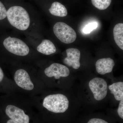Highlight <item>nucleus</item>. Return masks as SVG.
Here are the masks:
<instances>
[{
	"instance_id": "nucleus-1",
	"label": "nucleus",
	"mask_w": 123,
	"mask_h": 123,
	"mask_svg": "<svg viewBox=\"0 0 123 123\" xmlns=\"http://www.w3.org/2000/svg\"><path fill=\"white\" fill-rule=\"evenodd\" d=\"M7 18L12 26L20 31L26 30L30 25L29 13L21 6H13L7 10Z\"/></svg>"
},
{
	"instance_id": "nucleus-2",
	"label": "nucleus",
	"mask_w": 123,
	"mask_h": 123,
	"mask_svg": "<svg viewBox=\"0 0 123 123\" xmlns=\"http://www.w3.org/2000/svg\"><path fill=\"white\" fill-rule=\"evenodd\" d=\"M69 101L66 96L62 94L49 95L43 99V105L51 112L63 113L68 109Z\"/></svg>"
},
{
	"instance_id": "nucleus-3",
	"label": "nucleus",
	"mask_w": 123,
	"mask_h": 123,
	"mask_svg": "<svg viewBox=\"0 0 123 123\" xmlns=\"http://www.w3.org/2000/svg\"><path fill=\"white\" fill-rule=\"evenodd\" d=\"M2 44L6 50L17 55L25 56L30 52L29 46L18 38L9 36L3 40Z\"/></svg>"
},
{
	"instance_id": "nucleus-4",
	"label": "nucleus",
	"mask_w": 123,
	"mask_h": 123,
	"mask_svg": "<svg viewBox=\"0 0 123 123\" xmlns=\"http://www.w3.org/2000/svg\"><path fill=\"white\" fill-rule=\"evenodd\" d=\"M53 31L56 37L64 43H72L76 38V33L75 30L65 23H56L53 26Z\"/></svg>"
},
{
	"instance_id": "nucleus-5",
	"label": "nucleus",
	"mask_w": 123,
	"mask_h": 123,
	"mask_svg": "<svg viewBox=\"0 0 123 123\" xmlns=\"http://www.w3.org/2000/svg\"><path fill=\"white\" fill-rule=\"evenodd\" d=\"M5 114L11 119L19 123H30V117L22 109L12 105L0 106Z\"/></svg>"
},
{
	"instance_id": "nucleus-6",
	"label": "nucleus",
	"mask_w": 123,
	"mask_h": 123,
	"mask_svg": "<svg viewBox=\"0 0 123 123\" xmlns=\"http://www.w3.org/2000/svg\"><path fill=\"white\" fill-rule=\"evenodd\" d=\"M89 86L95 99L97 101L102 100L107 95V83L103 78L96 77L91 79L89 82Z\"/></svg>"
},
{
	"instance_id": "nucleus-7",
	"label": "nucleus",
	"mask_w": 123,
	"mask_h": 123,
	"mask_svg": "<svg viewBox=\"0 0 123 123\" xmlns=\"http://www.w3.org/2000/svg\"><path fill=\"white\" fill-rule=\"evenodd\" d=\"M17 85L25 90L31 91L34 87L28 72L23 69H19L15 72L14 76Z\"/></svg>"
},
{
	"instance_id": "nucleus-8",
	"label": "nucleus",
	"mask_w": 123,
	"mask_h": 123,
	"mask_svg": "<svg viewBox=\"0 0 123 123\" xmlns=\"http://www.w3.org/2000/svg\"><path fill=\"white\" fill-rule=\"evenodd\" d=\"M44 73L48 77H54L55 79H59L61 77L68 76L70 74V71L65 65L58 63H54L46 68Z\"/></svg>"
},
{
	"instance_id": "nucleus-9",
	"label": "nucleus",
	"mask_w": 123,
	"mask_h": 123,
	"mask_svg": "<svg viewBox=\"0 0 123 123\" xmlns=\"http://www.w3.org/2000/svg\"><path fill=\"white\" fill-rule=\"evenodd\" d=\"M66 52L67 57L64 60V63L74 69H78L80 66V51L77 49L71 48L67 49Z\"/></svg>"
},
{
	"instance_id": "nucleus-10",
	"label": "nucleus",
	"mask_w": 123,
	"mask_h": 123,
	"mask_svg": "<svg viewBox=\"0 0 123 123\" xmlns=\"http://www.w3.org/2000/svg\"><path fill=\"white\" fill-rule=\"evenodd\" d=\"M114 65V60L110 57L100 59L95 64L97 72L101 75L111 72Z\"/></svg>"
},
{
	"instance_id": "nucleus-11",
	"label": "nucleus",
	"mask_w": 123,
	"mask_h": 123,
	"mask_svg": "<svg viewBox=\"0 0 123 123\" xmlns=\"http://www.w3.org/2000/svg\"><path fill=\"white\" fill-rule=\"evenodd\" d=\"M37 50L40 53L46 55L55 53L56 49L55 45L50 40L44 39L37 47Z\"/></svg>"
},
{
	"instance_id": "nucleus-12",
	"label": "nucleus",
	"mask_w": 123,
	"mask_h": 123,
	"mask_svg": "<svg viewBox=\"0 0 123 123\" xmlns=\"http://www.w3.org/2000/svg\"><path fill=\"white\" fill-rule=\"evenodd\" d=\"M50 13L57 17H66L68 14V11L64 6L58 2L52 3L50 8L49 9Z\"/></svg>"
},
{
	"instance_id": "nucleus-13",
	"label": "nucleus",
	"mask_w": 123,
	"mask_h": 123,
	"mask_svg": "<svg viewBox=\"0 0 123 123\" xmlns=\"http://www.w3.org/2000/svg\"><path fill=\"white\" fill-rule=\"evenodd\" d=\"M113 34L115 42L122 50H123V24H116L113 29Z\"/></svg>"
},
{
	"instance_id": "nucleus-14",
	"label": "nucleus",
	"mask_w": 123,
	"mask_h": 123,
	"mask_svg": "<svg viewBox=\"0 0 123 123\" xmlns=\"http://www.w3.org/2000/svg\"><path fill=\"white\" fill-rule=\"evenodd\" d=\"M108 88L111 93L114 95L115 99L120 101L123 98V82H118L109 86Z\"/></svg>"
},
{
	"instance_id": "nucleus-15",
	"label": "nucleus",
	"mask_w": 123,
	"mask_h": 123,
	"mask_svg": "<svg viewBox=\"0 0 123 123\" xmlns=\"http://www.w3.org/2000/svg\"><path fill=\"white\" fill-rule=\"evenodd\" d=\"M93 5L100 10L107 8L111 5V0H91Z\"/></svg>"
},
{
	"instance_id": "nucleus-16",
	"label": "nucleus",
	"mask_w": 123,
	"mask_h": 123,
	"mask_svg": "<svg viewBox=\"0 0 123 123\" xmlns=\"http://www.w3.org/2000/svg\"><path fill=\"white\" fill-rule=\"evenodd\" d=\"M98 23L96 22L90 23L86 25L82 29V32L85 34H90L91 31L97 29Z\"/></svg>"
},
{
	"instance_id": "nucleus-17",
	"label": "nucleus",
	"mask_w": 123,
	"mask_h": 123,
	"mask_svg": "<svg viewBox=\"0 0 123 123\" xmlns=\"http://www.w3.org/2000/svg\"><path fill=\"white\" fill-rule=\"evenodd\" d=\"M7 17V10L5 6L0 1V22L5 20Z\"/></svg>"
},
{
	"instance_id": "nucleus-18",
	"label": "nucleus",
	"mask_w": 123,
	"mask_h": 123,
	"mask_svg": "<svg viewBox=\"0 0 123 123\" xmlns=\"http://www.w3.org/2000/svg\"><path fill=\"white\" fill-rule=\"evenodd\" d=\"M5 86L4 73L2 68L0 66V91H4Z\"/></svg>"
},
{
	"instance_id": "nucleus-19",
	"label": "nucleus",
	"mask_w": 123,
	"mask_h": 123,
	"mask_svg": "<svg viewBox=\"0 0 123 123\" xmlns=\"http://www.w3.org/2000/svg\"><path fill=\"white\" fill-rule=\"evenodd\" d=\"M118 113L119 116L123 119V100L122 99L120 102L119 104L118 109Z\"/></svg>"
},
{
	"instance_id": "nucleus-20",
	"label": "nucleus",
	"mask_w": 123,
	"mask_h": 123,
	"mask_svg": "<svg viewBox=\"0 0 123 123\" xmlns=\"http://www.w3.org/2000/svg\"><path fill=\"white\" fill-rule=\"evenodd\" d=\"M88 123H108L107 121L99 118H92L88 121Z\"/></svg>"
},
{
	"instance_id": "nucleus-21",
	"label": "nucleus",
	"mask_w": 123,
	"mask_h": 123,
	"mask_svg": "<svg viewBox=\"0 0 123 123\" xmlns=\"http://www.w3.org/2000/svg\"><path fill=\"white\" fill-rule=\"evenodd\" d=\"M6 123H18V122H16L14 120H13L11 119H9L8 120H7V121H6Z\"/></svg>"
}]
</instances>
